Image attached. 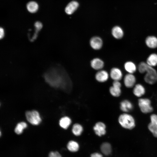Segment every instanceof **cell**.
Returning <instances> with one entry per match:
<instances>
[{"label":"cell","mask_w":157,"mask_h":157,"mask_svg":"<svg viewBox=\"0 0 157 157\" xmlns=\"http://www.w3.org/2000/svg\"><path fill=\"white\" fill-rule=\"evenodd\" d=\"M89 44L91 48L95 50H99L103 47V42L102 38L98 36H94L90 40Z\"/></svg>","instance_id":"6"},{"label":"cell","mask_w":157,"mask_h":157,"mask_svg":"<svg viewBox=\"0 0 157 157\" xmlns=\"http://www.w3.org/2000/svg\"><path fill=\"white\" fill-rule=\"evenodd\" d=\"M78 6V3L76 1H72L70 2L65 8L66 13L68 15L72 14L77 9Z\"/></svg>","instance_id":"18"},{"label":"cell","mask_w":157,"mask_h":157,"mask_svg":"<svg viewBox=\"0 0 157 157\" xmlns=\"http://www.w3.org/2000/svg\"><path fill=\"white\" fill-rule=\"evenodd\" d=\"M124 67L128 73L132 74L135 72L137 69L135 63L131 61L126 62L124 65Z\"/></svg>","instance_id":"19"},{"label":"cell","mask_w":157,"mask_h":157,"mask_svg":"<svg viewBox=\"0 0 157 157\" xmlns=\"http://www.w3.org/2000/svg\"><path fill=\"white\" fill-rule=\"evenodd\" d=\"M121 83L119 81H113L112 85L109 88V92L113 96L117 97L121 93Z\"/></svg>","instance_id":"8"},{"label":"cell","mask_w":157,"mask_h":157,"mask_svg":"<svg viewBox=\"0 0 157 157\" xmlns=\"http://www.w3.org/2000/svg\"><path fill=\"white\" fill-rule=\"evenodd\" d=\"M93 130L97 135L101 136L106 133V125L102 122H98L95 124L93 127Z\"/></svg>","instance_id":"13"},{"label":"cell","mask_w":157,"mask_h":157,"mask_svg":"<svg viewBox=\"0 0 157 157\" xmlns=\"http://www.w3.org/2000/svg\"><path fill=\"white\" fill-rule=\"evenodd\" d=\"M91 157H103L102 155L98 153H95L92 154Z\"/></svg>","instance_id":"30"},{"label":"cell","mask_w":157,"mask_h":157,"mask_svg":"<svg viewBox=\"0 0 157 157\" xmlns=\"http://www.w3.org/2000/svg\"><path fill=\"white\" fill-rule=\"evenodd\" d=\"M45 77L46 81L52 86L61 89L67 92L71 91L72 84L67 79L52 72L46 74Z\"/></svg>","instance_id":"1"},{"label":"cell","mask_w":157,"mask_h":157,"mask_svg":"<svg viewBox=\"0 0 157 157\" xmlns=\"http://www.w3.org/2000/svg\"><path fill=\"white\" fill-rule=\"evenodd\" d=\"M120 108L121 110L124 113H128L131 111L133 106L131 102L127 99L124 100L120 103Z\"/></svg>","instance_id":"14"},{"label":"cell","mask_w":157,"mask_h":157,"mask_svg":"<svg viewBox=\"0 0 157 157\" xmlns=\"http://www.w3.org/2000/svg\"><path fill=\"white\" fill-rule=\"evenodd\" d=\"M146 63L149 66L154 67L157 65V54L153 53L147 57Z\"/></svg>","instance_id":"20"},{"label":"cell","mask_w":157,"mask_h":157,"mask_svg":"<svg viewBox=\"0 0 157 157\" xmlns=\"http://www.w3.org/2000/svg\"><path fill=\"white\" fill-rule=\"evenodd\" d=\"M109 73L110 77L114 81H119L123 77V73L121 70L119 68H112Z\"/></svg>","instance_id":"11"},{"label":"cell","mask_w":157,"mask_h":157,"mask_svg":"<svg viewBox=\"0 0 157 157\" xmlns=\"http://www.w3.org/2000/svg\"><path fill=\"white\" fill-rule=\"evenodd\" d=\"M146 63L144 62H140L138 65L137 69L139 72L141 74L145 73L148 66Z\"/></svg>","instance_id":"27"},{"label":"cell","mask_w":157,"mask_h":157,"mask_svg":"<svg viewBox=\"0 0 157 157\" xmlns=\"http://www.w3.org/2000/svg\"><path fill=\"white\" fill-rule=\"evenodd\" d=\"M133 90V93L136 97H140L145 93L144 87L142 84L138 83L135 85Z\"/></svg>","instance_id":"16"},{"label":"cell","mask_w":157,"mask_h":157,"mask_svg":"<svg viewBox=\"0 0 157 157\" xmlns=\"http://www.w3.org/2000/svg\"><path fill=\"white\" fill-rule=\"evenodd\" d=\"M26 8L28 11L30 13H35L38 10L39 6L36 2L31 1L27 3L26 5Z\"/></svg>","instance_id":"22"},{"label":"cell","mask_w":157,"mask_h":157,"mask_svg":"<svg viewBox=\"0 0 157 157\" xmlns=\"http://www.w3.org/2000/svg\"><path fill=\"white\" fill-rule=\"evenodd\" d=\"M25 115L27 120L32 125H38L41 121L39 114L36 110L28 111L26 112Z\"/></svg>","instance_id":"5"},{"label":"cell","mask_w":157,"mask_h":157,"mask_svg":"<svg viewBox=\"0 0 157 157\" xmlns=\"http://www.w3.org/2000/svg\"><path fill=\"white\" fill-rule=\"evenodd\" d=\"M118 121L120 125L126 129L132 130L135 126V121L133 116L127 113L120 115Z\"/></svg>","instance_id":"2"},{"label":"cell","mask_w":157,"mask_h":157,"mask_svg":"<svg viewBox=\"0 0 157 157\" xmlns=\"http://www.w3.org/2000/svg\"><path fill=\"white\" fill-rule=\"evenodd\" d=\"M5 34L4 30L3 28H0V37L1 38H3Z\"/></svg>","instance_id":"31"},{"label":"cell","mask_w":157,"mask_h":157,"mask_svg":"<svg viewBox=\"0 0 157 157\" xmlns=\"http://www.w3.org/2000/svg\"><path fill=\"white\" fill-rule=\"evenodd\" d=\"M83 130L82 126L80 124L76 123L74 124L72 129V131L73 134L76 136L80 135Z\"/></svg>","instance_id":"24"},{"label":"cell","mask_w":157,"mask_h":157,"mask_svg":"<svg viewBox=\"0 0 157 157\" xmlns=\"http://www.w3.org/2000/svg\"><path fill=\"white\" fill-rule=\"evenodd\" d=\"M67 147L70 151L75 152L78 150L79 145L77 142L73 140H71L68 142Z\"/></svg>","instance_id":"25"},{"label":"cell","mask_w":157,"mask_h":157,"mask_svg":"<svg viewBox=\"0 0 157 157\" xmlns=\"http://www.w3.org/2000/svg\"><path fill=\"white\" fill-rule=\"evenodd\" d=\"M150 100L148 98H141L138 100V105L141 111L144 114L152 112L153 108L151 105Z\"/></svg>","instance_id":"4"},{"label":"cell","mask_w":157,"mask_h":157,"mask_svg":"<svg viewBox=\"0 0 157 157\" xmlns=\"http://www.w3.org/2000/svg\"><path fill=\"white\" fill-rule=\"evenodd\" d=\"M90 65L93 69L98 71L103 69L104 66V63L100 58L96 57L91 60Z\"/></svg>","instance_id":"12"},{"label":"cell","mask_w":157,"mask_h":157,"mask_svg":"<svg viewBox=\"0 0 157 157\" xmlns=\"http://www.w3.org/2000/svg\"><path fill=\"white\" fill-rule=\"evenodd\" d=\"M72 121L68 117L65 116L61 118L59 121L60 126L64 129H67L71 124Z\"/></svg>","instance_id":"21"},{"label":"cell","mask_w":157,"mask_h":157,"mask_svg":"<svg viewBox=\"0 0 157 157\" xmlns=\"http://www.w3.org/2000/svg\"><path fill=\"white\" fill-rule=\"evenodd\" d=\"M145 43L149 48L155 49L157 47V38L154 36H149L145 39Z\"/></svg>","instance_id":"15"},{"label":"cell","mask_w":157,"mask_h":157,"mask_svg":"<svg viewBox=\"0 0 157 157\" xmlns=\"http://www.w3.org/2000/svg\"><path fill=\"white\" fill-rule=\"evenodd\" d=\"M144 80L147 83L153 85L157 82V72L153 68L148 65Z\"/></svg>","instance_id":"3"},{"label":"cell","mask_w":157,"mask_h":157,"mask_svg":"<svg viewBox=\"0 0 157 157\" xmlns=\"http://www.w3.org/2000/svg\"><path fill=\"white\" fill-rule=\"evenodd\" d=\"M109 77V73L106 70L103 69L98 71L95 75L96 80L100 83L106 81Z\"/></svg>","instance_id":"9"},{"label":"cell","mask_w":157,"mask_h":157,"mask_svg":"<svg viewBox=\"0 0 157 157\" xmlns=\"http://www.w3.org/2000/svg\"><path fill=\"white\" fill-rule=\"evenodd\" d=\"M111 34L113 38L117 40L122 39L124 35L122 29L118 26H115L112 28Z\"/></svg>","instance_id":"17"},{"label":"cell","mask_w":157,"mask_h":157,"mask_svg":"<svg viewBox=\"0 0 157 157\" xmlns=\"http://www.w3.org/2000/svg\"><path fill=\"white\" fill-rule=\"evenodd\" d=\"M48 157H62L60 154L57 151L50 152Z\"/></svg>","instance_id":"29"},{"label":"cell","mask_w":157,"mask_h":157,"mask_svg":"<svg viewBox=\"0 0 157 157\" xmlns=\"http://www.w3.org/2000/svg\"><path fill=\"white\" fill-rule=\"evenodd\" d=\"M27 125L25 122H21L18 123L16 126L15 129V132L17 134L22 133L23 130L26 128Z\"/></svg>","instance_id":"26"},{"label":"cell","mask_w":157,"mask_h":157,"mask_svg":"<svg viewBox=\"0 0 157 157\" xmlns=\"http://www.w3.org/2000/svg\"><path fill=\"white\" fill-rule=\"evenodd\" d=\"M34 26L35 28L36 31L37 32L41 29L42 27V24L39 21L36 22L35 23Z\"/></svg>","instance_id":"28"},{"label":"cell","mask_w":157,"mask_h":157,"mask_svg":"<svg viewBox=\"0 0 157 157\" xmlns=\"http://www.w3.org/2000/svg\"><path fill=\"white\" fill-rule=\"evenodd\" d=\"M100 149L103 154L106 156L110 155L112 151V148L110 144L107 142H104L101 144Z\"/></svg>","instance_id":"23"},{"label":"cell","mask_w":157,"mask_h":157,"mask_svg":"<svg viewBox=\"0 0 157 157\" xmlns=\"http://www.w3.org/2000/svg\"><path fill=\"white\" fill-rule=\"evenodd\" d=\"M136 82V78L133 74L128 73L124 77V83L127 88H132L135 85Z\"/></svg>","instance_id":"10"},{"label":"cell","mask_w":157,"mask_h":157,"mask_svg":"<svg viewBox=\"0 0 157 157\" xmlns=\"http://www.w3.org/2000/svg\"><path fill=\"white\" fill-rule=\"evenodd\" d=\"M150 119L151 122L148 125V129L153 135L157 138V115H151Z\"/></svg>","instance_id":"7"}]
</instances>
